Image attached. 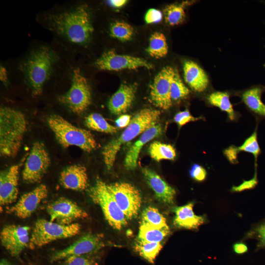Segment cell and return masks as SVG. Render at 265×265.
I'll return each mask as SVG.
<instances>
[{"label": "cell", "instance_id": "obj_1", "mask_svg": "<svg viewBox=\"0 0 265 265\" xmlns=\"http://www.w3.org/2000/svg\"><path fill=\"white\" fill-rule=\"evenodd\" d=\"M160 111L157 109L144 108L132 118L129 125L119 136L113 139L103 148L102 155L107 170L113 167L116 155L122 146L141 134L148 129L157 124Z\"/></svg>", "mask_w": 265, "mask_h": 265}, {"label": "cell", "instance_id": "obj_2", "mask_svg": "<svg viewBox=\"0 0 265 265\" xmlns=\"http://www.w3.org/2000/svg\"><path fill=\"white\" fill-rule=\"evenodd\" d=\"M27 121L20 111L9 107L0 109V153L5 158L18 154L26 131Z\"/></svg>", "mask_w": 265, "mask_h": 265}, {"label": "cell", "instance_id": "obj_3", "mask_svg": "<svg viewBox=\"0 0 265 265\" xmlns=\"http://www.w3.org/2000/svg\"><path fill=\"white\" fill-rule=\"evenodd\" d=\"M51 19L57 32L74 43L87 42L94 30L88 8L85 5L53 15Z\"/></svg>", "mask_w": 265, "mask_h": 265}, {"label": "cell", "instance_id": "obj_4", "mask_svg": "<svg viewBox=\"0 0 265 265\" xmlns=\"http://www.w3.org/2000/svg\"><path fill=\"white\" fill-rule=\"evenodd\" d=\"M47 122L57 142L63 148L75 146L87 152L97 148V142L89 131L73 125L61 116L52 115Z\"/></svg>", "mask_w": 265, "mask_h": 265}, {"label": "cell", "instance_id": "obj_5", "mask_svg": "<svg viewBox=\"0 0 265 265\" xmlns=\"http://www.w3.org/2000/svg\"><path fill=\"white\" fill-rule=\"evenodd\" d=\"M54 60L53 52L49 48L42 47L33 52L21 65L33 96L42 94L43 85L51 74Z\"/></svg>", "mask_w": 265, "mask_h": 265}, {"label": "cell", "instance_id": "obj_6", "mask_svg": "<svg viewBox=\"0 0 265 265\" xmlns=\"http://www.w3.org/2000/svg\"><path fill=\"white\" fill-rule=\"evenodd\" d=\"M88 194L92 201L100 207L105 219L113 228L121 230L127 225L128 219L108 189L107 184L97 178L88 190Z\"/></svg>", "mask_w": 265, "mask_h": 265}, {"label": "cell", "instance_id": "obj_7", "mask_svg": "<svg viewBox=\"0 0 265 265\" xmlns=\"http://www.w3.org/2000/svg\"><path fill=\"white\" fill-rule=\"evenodd\" d=\"M78 223L62 225L44 219L38 220L32 231L28 247L33 249L42 247L57 239L66 238L79 234Z\"/></svg>", "mask_w": 265, "mask_h": 265}, {"label": "cell", "instance_id": "obj_8", "mask_svg": "<svg viewBox=\"0 0 265 265\" xmlns=\"http://www.w3.org/2000/svg\"><path fill=\"white\" fill-rule=\"evenodd\" d=\"M58 100L71 111L78 114L85 111L90 105L92 101L91 88L79 68L74 70L69 90L60 96Z\"/></svg>", "mask_w": 265, "mask_h": 265}, {"label": "cell", "instance_id": "obj_9", "mask_svg": "<svg viewBox=\"0 0 265 265\" xmlns=\"http://www.w3.org/2000/svg\"><path fill=\"white\" fill-rule=\"evenodd\" d=\"M107 186L127 219L136 218L142 204L139 190L131 184L124 182L107 184Z\"/></svg>", "mask_w": 265, "mask_h": 265}, {"label": "cell", "instance_id": "obj_10", "mask_svg": "<svg viewBox=\"0 0 265 265\" xmlns=\"http://www.w3.org/2000/svg\"><path fill=\"white\" fill-rule=\"evenodd\" d=\"M51 159L44 144L35 142L31 147L22 172L24 181L32 184L39 182L47 172Z\"/></svg>", "mask_w": 265, "mask_h": 265}, {"label": "cell", "instance_id": "obj_11", "mask_svg": "<svg viewBox=\"0 0 265 265\" xmlns=\"http://www.w3.org/2000/svg\"><path fill=\"white\" fill-rule=\"evenodd\" d=\"M105 246L102 235L88 233L66 248L54 252L50 260L51 262H55L72 256L93 254Z\"/></svg>", "mask_w": 265, "mask_h": 265}, {"label": "cell", "instance_id": "obj_12", "mask_svg": "<svg viewBox=\"0 0 265 265\" xmlns=\"http://www.w3.org/2000/svg\"><path fill=\"white\" fill-rule=\"evenodd\" d=\"M95 65L100 70L107 71L135 69L141 67L151 69L153 68V64L144 59L118 54L114 49L104 53L97 59Z\"/></svg>", "mask_w": 265, "mask_h": 265}, {"label": "cell", "instance_id": "obj_13", "mask_svg": "<svg viewBox=\"0 0 265 265\" xmlns=\"http://www.w3.org/2000/svg\"><path fill=\"white\" fill-rule=\"evenodd\" d=\"M175 69L166 66L155 76L150 85V100L157 107L164 110L169 109L172 106L170 96L171 81Z\"/></svg>", "mask_w": 265, "mask_h": 265}, {"label": "cell", "instance_id": "obj_14", "mask_svg": "<svg viewBox=\"0 0 265 265\" xmlns=\"http://www.w3.org/2000/svg\"><path fill=\"white\" fill-rule=\"evenodd\" d=\"M47 211L50 221L62 225H69L79 219L88 217L87 213L76 203L65 197H60L50 203Z\"/></svg>", "mask_w": 265, "mask_h": 265}, {"label": "cell", "instance_id": "obj_15", "mask_svg": "<svg viewBox=\"0 0 265 265\" xmlns=\"http://www.w3.org/2000/svg\"><path fill=\"white\" fill-rule=\"evenodd\" d=\"M29 230V226L13 224L2 228L0 236L1 244L12 257L19 256L28 246Z\"/></svg>", "mask_w": 265, "mask_h": 265}, {"label": "cell", "instance_id": "obj_16", "mask_svg": "<svg viewBox=\"0 0 265 265\" xmlns=\"http://www.w3.org/2000/svg\"><path fill=\"white\" fill-rule=\"evenodd\" d=\"M47 196L48 189L46 186L40 185L32 190L23 194L7 212L20 218H26L35 211L40 203Z\"/></svg>", "mask_w": 265, "mask_h": 265}, {"label": "cell", "instance_id": "obj_17", "mask_svg": "<svg viewBox=\"0 0 265 265\" xmlns=\"http://www.w3.org/2000/svg\"><path fill=\"white\" fill-rule=\"evenodd\" d=\"M19 166L14 165L0 174V204L4 206L16 201L18 194Z\"/></svg>", "mask_w": 265, "mask_h": 265}, {"label": "cell", "instance_id": "obj_18", "mask_svg": "<svg viewBox=\"0 0 265 265\" xmlns=\"http://www.w3.org/2000/svg\"><path fill=\"white\" fill-rule=\"evenodd\" d=\"M137 89L136 83L121 84L108 101V106L110 112L115 115L126 113L135 99Z\"/></svg>", "mask_w": 265, "mask_h": 265}, {"label": "cell", "instance_id": "obj_19", "mask_svg": "<svg viewBox=\"0 0 265 265\" xmlns=\"http://www.w3.org/2000/svg\"><path fill=\"white\" fill-rule=\"evenodd\" d=\"M142 172L157 198L164 204H172L176 194L175 189L151 169L144 167Z\"/></svg>", "mask_w": 265, "mask_h": 265}, {"label": "cell", "instance_id": "obj_20", "mask_svg": "<svg viewBox=\"0 0 265 265\" xmlns=\"http://www.w3.org/2000/svg\"><path fill=\"white\" fill-rule=\"evenodd\" d=\"M59 182L60 185L66 189L82 191L87 186L86 169L84 166L80 164L69 166L61 172Z\"/></svg>", "mask_w": 265, "mask_h": 265}, {"label": "cell", "instance_id": "obj_21", "mask_svg": "<svg viewBox=\"0 0 265 265\" xmlns=\"http://www.w3.org/2000/svg\"><path fill=\"white\" fill-rule=\"evenodd\" d=\"M162 132L161 125L157 124L140 134L139 138L131 146L126 153L124 165L127 170H132L136 167L138 157L143 146L159 136Z\"/></svg>", "mask_w": 265, "mask_h": 265}, {"label": "cell", "instance_id": "obj_22", "mask_svg": "<svg viewBox=\"0 0 265 265\" xmlns=\"http://www.w3.org/2000/svg\"><path fill=\"white\" fill-rule=\"evenodd\" d=\"M194 203H189L174 208L175 217L174 225L177 228L186 229H196L205 221V216L197 215L193 211Z\"/></svg>", "mask_w": 265, "mask_h": 265}, {"label": "cell", "instance_id": "obj_23", "mask_svg": "<svg viewBox=\"0 0 265 265\" xmlns=\"http://www.w3.org/2000/svg\"><path fill=\"white\" fill-rule=\"evenodd\" d=\"M183 70L185 80L191 89L202 92L207 89L209 84L208 76L197 63L192 61H185Z\"/></svg>", "mask_w": 265, "mask_h": 265}, {"label": "cell", "instance_id": "obj_24", "mask_svg": "<svg viewBox=\"0 0 265 265\" xmlns=\"http://www.w3.org/2000/svg\"><path fill=\"white\" fill-rule=\"evenodd\" d=\"M265 87L257 85L245 91L242 95L244 103L256 116L265 118V104L261 100Z\"/></svg>", "mask_w": 265, "mask_h": 265}, {"label": "cell", "instance_id": "obj_25", "mask_svg": "<svg viewBox=\"0 0 265 265\" xmlns=\"http://www.w3.org/2000/svg\"><path fill=\"white\" fill-rule=\"evenodd\" d=\"M239 152H244L252 154L255 159V165H257V160L261 152L258 141L257 126L253 132L244 141L240 146L229 147L226 149L225 153L227 158L232 161L236 159L237 153Z\"/></svg>", "mask_w": 265, "mask_h": 265}, {"label": "cell", "instance_id": "obj_26", "mask_svg": "<svg viewBox=\"0 0 265 265\" xmlns=\"http://www.w3.org/2000/svg\"><path fill=\"white\" fill-rule=\"evenodd\" d=\"M192 3L186 1L168 5L163 10L165 22L170 26H175L182 23L185 18V7Z\"/></svg>", "mask_w": 265, "mask_h": 265}, {"label": "cell", "instance_id": "obj_27", "mask_svg": "<svg viewBox=\"0 0 265 265\" xmlns=\"http://www.w3.org/2000/svg\"><path fill=\"white\" fill-rule=\"evenodd\" d=\"M169 232V228H156L140 224L136 240L161 242Z\"/></svg>", "mask_w": 265, "mask_h": 265}, {"label": "cell", "instance_id": "obj_28", "mask_svg": "<svg viewBox=\"0 0 265 265\" xmlns=\"http://www.w3.org/2000/svg\"><path fill=\"white\" fill-rule=\"evenodd\" d=\"M148 153L152 159L156 161L166 159L173 160L176 156V150L171 144L155 141L149 146Z\"/></svg>", "mask_w": 265, "mask_h": 265}, {"label": "cell", "instance_id": "obj_29", "mask_svg": "<svg viewBox=\"0 0 265 265\" xmlns=\"http://www.w3.org/2000/svg\"><path fill=\"white\" fill-rule=\"evenodd\" d=\"M146 51L150 55L157 58L165 56L168 53V47L165 35L159 32L152 34Z\"/></svg>", "mask_w": 265, "mask_h": 265}, {"label": "cell", "instance_id": "obj_30", "mask_svg": "<svg viewBox=\"0 0 265 265\" xmlns=\"http://www.w3.org/2000/svg\"><path fill=\"white\" fill-rule=\"evenodd\" d=\"M209 103L225 112L228 118L232 121L236 118L235 112L230 101L229 96L227 92L216 91L211 93L208 97Z\"/></svg>", "mask_w": 265, "mask_h": 265}, {"label": "cell", "instance_id": "obj_31", "mask_svg": "<svg viewBox=\"0 0 265 265\" xmlns=\"http://www.w3.org/2000/svg\"><path fill=\"white\" fill-rule=\"evenodd\" d=\"M133 248L140 256L150 263L153 264L162 249V244L161 242L136 240Z\"/></svg>", "mask_w": 265, "mask_h": 265}, {"label": "cell", "instance_id": "obj_32", "mask_svg": "<svg viewBox=\"0 0 265 265\" xmlns=\"http://www.w3.org/2000/svg\"><path fill=\"white\" fill-rule=\"evenodd\" d=\"M140 224L156 228H169L164 216L157 208L151 206L143 211Z\"/></svg>", "mask_w": 265, "mask_h": 265}, {"label": "cell", "instance_id": "obj_33", "mask_svg": "<svg viewBox=\"0 0 265 265\" xmlns=\"http://www.w3.org/2000/svg\"><path fill=\"white\" fill-rule=\"evenodd\" d=\"M84 124L89 129L99 132L114 134L117 132V128L109 124L103 116L93 113L85 117Z\"/></svg>", "mask_w": 265, "mask_h": 265}, {"label": "cell", "instance_id": "obj_34", "mask_svg": "<svg viewBox=\"0 0 265 265\" xmlns=\"http://www.w3.org/2000/svg\"><path fill=\"white\" fill-rule=\"evenodd\" d=\"M109 31L111 36L122 42L131 40L134 32L133 27L130 24L118 21L111 24Z\"/></svg>", "mask_w": 265, "mask_h": 265}, {"label": "cell", "instance_id": "obj_35", "mask_svg": "<svg viewBox=\"0 0 265 265\" xmlns=\"http://www.w3.org/2000/svg\"><path fill=\"white\" fill-rule=\"evenodd\" d=\"M189 94V89L183 83L178 71L175 70L170 87V96L172 101H180L186 97Z\"/></svg>", "mask_w": 265, "mask_h": 265}, {"label": "cell", "instance_id": "obj_36", "mask_svg": "<svg viewBox=\"0 0 265 265\" xmlns=\"http://www.w3.org/2000/svg\"><path fill=\"white\" fill-rule=\"evenodd\" d=\"M91 255L70 256L62 260L60 265H98L97 258Z\"/></svg>", "mask_w": 265, "mask_h": 265}, {"label": "cell", "instance_id": "obj_37", "mask_svg": "<svg viewBox=\"0 0 265 265\" xmlns=\"http://www.w3.org/2000/svg\"><path fill=\"white\" fill-rule=\"evenodd\" d=\"M247 237L257 240L256 251L265 249V220L253 227Z\"/></svg>", "mask_w": 265, "mask_h": 265}, {"label": "cell", "instance_id": "obj_38", "mask_svg": "<svg viewBox=\"0 0 265 265\" xmlns=\"http://www.w3.org/2000/svg\"><path fill=\"white\" fill-rule=\"evenodd\" d=\"M258 184L257 178V166H255V172L253 177L249 180H243L242 183L238 186H233L231 191L238 192L255 188Z\"/></svg>", "mask_w": 265, "mask_h": 265}, {"label": "cell", "instance_id": "obj_39", "mask_svg": "<svg viewBox=\"0 0 265 265\" xmlns=\"http://www.w3.org/2000/svg\"><path fill=\"white\" fill-rule=\"evenodd\" d=\"M201 119L200 117H195L191 114L188 110L186 109L179 111L174 117V121L179 127H181L190 122H194Z\"/></svg>", "mask_w": 265, "mask_h": 265}, {"label": "cell", "instance_id": "obj_40", "mask_svg": "<svg viewBox=\"0 0 265 265\" xmlns=\"http://www.w3.org/2000/svg\"><path fill=\"white\" fill-rule=\"evenodd\" d=\"M189 174L190 177L197 182L204 181L207 176L206 170L198 164H194L191 167Z\"/></svg>", "mask_w": 265, "mask_h": 265}, {"label": "cell", "instance_id": "obj_41", "mask_svg": "<svg viewBox=\"0 0 265 265\" xmlns=\"http://www.w3.org/2000/svg\"><path fill=\"white\" fill-rule=\"evenodd\" d=\"M144 19L147 24L157 23L162 20V13L159 10L151 8L147 11Z\"/></svg>", "mask_w": 265, "mask_h": 265}, {"label": "cell", "instance_id": "obj_42", "mask_svg": "<svg viewBox=\"0 0 265 265\" xmlns=\"http://www.w3.org/2000/svg\"><path fill=\"white\" fill-rule=\"evenodd\" d=\"M131 119V116L130 115H121L115 121L117 128H124L127 127L130 124Z\"/></svg>", "mask_w": 265, "mask_h": 265}, {"label": "cell", "instance_id": "obj_43", "mask_svg": "<svg viewBox=\"0 0 265 265\" xmlns=\"http://www.w3.org/2000/svg\"><path fill=\"white\" fill-rule=\"evenodd\" d=\"M234 251L237 254H242L247 252V246L242 242L235 243L233 246Z\"/></svg>", "mask_w": 265, "mask_h": 265}, {"label": "cell", "instance_id": "obj_44", "mask_svg": "<svg viewBox=\"0 0 265 265\" xmlns=\"http://www.w3.org/2000/svg\"><path fill=\"white\" fill-rule=\"evenodd\" d=\"M127 1L126 0H108V3L113 7L120 8L125 5Z\"/></svg>", "mask_w": 265, "mask_h": 265}, {"label": "cell", "instance_id": "obj_45", "mask_svg": "<svg viewBox=\"0 0 265 265\" xmlns=\"http://www.w3.org/2000/svg\"><path fill=\"white\" fill-rule=\"evenodd\" d=\"M0 80L4 84L7 82V74L6 69L2 66L0 67Z\"/></svg>", "mask_w": 265, "mask_h": 265}, {"label": "cell", "instance_id": "obj_46", "mask_svg": "<svg viewBox=\"0 0 265 265\" xmlns=\"http://www.w3.org/2000/svg\"><path fill=\"white\" fill-rule=\"evenodd\" d=\"M0 265H14L11 263V262H10L9 261H8V260L4 259H2L0 260Z\"/></svg>", "mask_w": 265, "mask_h": 265}, {"label": "cell", "instance_id": "obj_47", "mask_svg": "<svg viewBox=\"0 0 265 265\" xmlns=\"http://www.w3.org/2000/svg\"><path fill=\"white\" fill-rule=\"evenodd\" d=\"M33 265V264H30V265Z\"/></svg>", "mask_w": 265, "mask_h": 265}]
</instances>
